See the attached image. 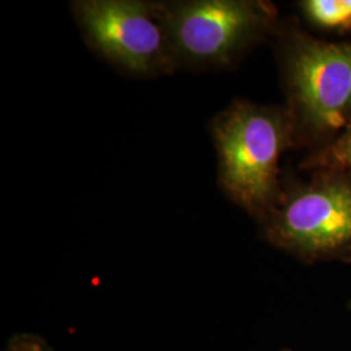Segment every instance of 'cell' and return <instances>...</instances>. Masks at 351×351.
Here are the masks:
<instances>
[{"label": "cell", "instance_id": "9c48e42d", "mask_svg": "<svg viewBox=\"0 0 351 351\" xmlns=\"http://www.w3.org/2000/svg\"><path fill=\"white\" fill-rule=\"evenodd\" d=\"M349 307H350V310H351V301H350V303H349Z\"/></svg>", "mask_w": 351, "mask_h": 351}, {"label": "cell", "instance_id": "6da1fadb", "mask_svg": "<svg viewBox=\"0 0 351 351\" xmlns=\"http://www.w3.org/2000/svg\"><path fill=\"white\" fill-rule=\"evenodd\" d=\"M211 132L220 188L262 223L284 194L281 155L297 146L288 108L234 101L213 119Z\"/></svg>", "mask_w": 351, "mask_h": 351}, {"label": "cell", "instance_id": "ba28073f", "mask_svg": "<svg viewBox=\"0 0 351 351\" xmlns=\"http://www.w3.org/2000/svg\"><path fill=\"white\" fill-rule=\"evenodd\" d=\"M1 351H55L47 339L36 333H17L5 342Z\"/></svg>", "mask_w": 351, "mask_h": 351}, {"label": "cell", "instance_id": "8992f818", "mask_svg": "<svg viewBox=\"0 0 351 351\" xmlns=\"http://www.w3.org/2000/svg\"><path fill=\"white\" fill-rule=\"evenodd\" d=\"M300 8L307 21L319 29L351 32V0H304Z\"/></svg>", "mask_w": 351, "mask_h": 351}, {"label": "cell", "instance_id": "277c9868", "mask_svg": "<svg viewBox=\"0 0 351 351\" xmlns=\"http://www.w3.org/2000/svg\"><path fill=\"white\" fill-rule=\"evenodd\" d=\"M178 68L234 63L277 26V10L262 0H184L159 3Z\"/></svg>", "mask_w": 351, "mask_h": 351}, {"label": "cell", "instance_id": "5b68a950", "mask_svg": "<svg viewBox=\"0 0 351 351\" xmlns=\"http://www.w3.org/2000/svg\"><path fill=\"white\" fill-rule=\"evenodd\" d=\"M72 12L90 47L113 65L138 75L178 68L159 3L78 0L72 3Z\"/></svg>", "mask_w": 351, "mask_h": 351}, {"label": "cell", "instance_id": "52a82bcc", "mask_svg": "<svg viewBox=\"0 0 351 351\" xmlns=\"http://www.w3.org/2000/svg\"><path fill=\"white\" fill-rule=\"evenodd\" d=\"M306 171L329 169L351 176V123L326 147L311 152L302 163Z\"/></svg>", "mask_w": 351, "mask_h": 351}, {"label": "cell", "instance_id": "7a4b0ae2", "mask_svg": "<svg viewBox=\"0 0 351 351\" xmlns=\"http://www.w3.org/2000/svg\"><path fill=\"white\" fill-rule=\"evenodd\" d=\"M278 58L297 145L313 152L351 123V42H326L297 27L281 33Z\"/></svg>", "mask_w": 351, "mask_h": 351}, {"label": "cell", "instance_id": "3957f363", "mask_svg": "<svg viewBox=\"0 0 351 351\" xmlns=\"http://www.w3.org/2000/svg\"><path fill=\"white\" fill-rule=\"evenodd\" d=\"M262 228L271 245L304 263H351V176L317 169L284 185Z\"/></svg>", "mask_w": 351, "mask_h": 351}, {"label": "cell", "instance_id": "30bf717a", "mask_svg": "<svg viewBox=\"0 0 351 351\" xmlns=\"http://www.w3.org/2000/svg\"><path fill=\"white\" fill-rule=\"evenodd\" d=\"M284 351H290V350H284Z\"/></svg>", "mask_w": 351, "mask_h": 351}]
</instances>
